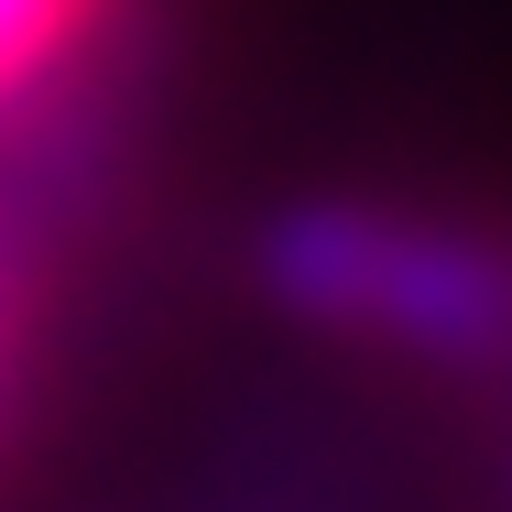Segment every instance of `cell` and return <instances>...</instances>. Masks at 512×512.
Wrapping results in <instances>:
<instances>
[{
  "label": "cell",
  "instance_id": "1",
  "mask_svg": "<svg viewBox=\"0 0 512 512\" xmlns=\"http://www.w3.org/2000/svg\"><path fill=\"white\" fill-rule=\"evenodd\" d=\"M262 295L306 338L404 360V371H502L512 360V229L436 197L327 186L262 218Z\"/></svg>",
  "mask_w": 512,
  "mask_h": 512
},
{
  "label": "cell",
  "instance_id": "2",
  "mask_svg": "<svg viewBox=\"0 0 512 512\" xmlns=\"http://www.w3.org/2000/svg\"><path fill=\"white\" fill-rule=\"evenodd\" d=\"M120 11H131V0H0V131H11L33 99H55V88L109 44Z\"/></svg>",
  "mask_w": 512,
  "mask_h": 512
},
{
  "label": "cell",
  "instance_id": "3",
  "mask_svg": "<svg viewBox=\"0 0 512 512\" xmlns=\"http://www.w3.org/2000/svg\"><path fill=\"white\" fill-rule=\"evenodd\" d=\"M22 327H33V295H22L11 251H0V382H11V360H22Z\"/></svg>",
  "mask_w": 512,
  "mask_h": 512
}]
</instances>
